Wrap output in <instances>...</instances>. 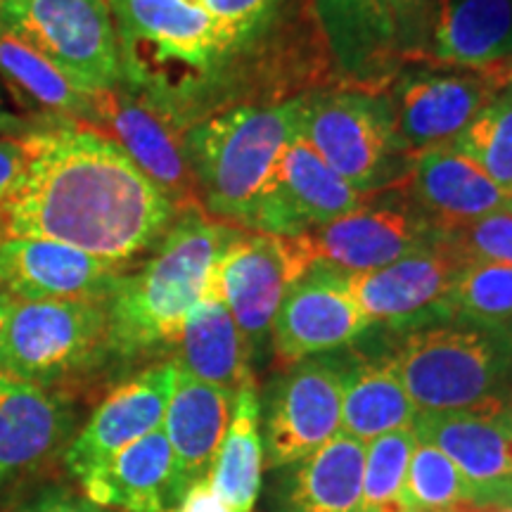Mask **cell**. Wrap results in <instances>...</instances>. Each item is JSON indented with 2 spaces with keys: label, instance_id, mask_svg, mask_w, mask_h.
<instances>
[{
  "label": "cell",
  "instance_id": "obj_6",
  "mask_svg": "<svg viewBox=\"0 0 512 512\" xmlns=\"http://www.w3.org/2000/svg\"><path fill=\"white\" fill-rule=\"evenodd\" d=\"M110 354L102 302L10 299L0 328V375L57 387Z\"/></svg>",
  "mask_w": 512,
  "mask_h": 512
},
{
  "label": "cell",
  "instance_id": "obj_9",
  "mask_svg": "<svg viewBox=\"0 0 512 512\" xmlns=\"http://www.w3.org/2000/svg\"><path fill=\"white\" fill-rule=\"evenodd\" d=\"M363 192L344 181L302 133L280 152L247 226L256 233L299 238L361 209Z\"/></svg>",
  "mask_w": 512,
  "mask_h": 512
},
{
  "label": "cell",
  "instance_id": "obj_27",
  "mask_svg": "<svg viewBox=\"0 0 512 512\" xmlns=\"http://www.w3.org/2000/svg\"><path fill=\"white\" fill-rule=\"evenodd\" d=\"M418 408L403 387L389 358L356 363L344 368L342 430L358 441H373L382 434L411 430Z\"/></svg>",
  "mask_w": 512,
  "mask_h": 512
},
{
  "label": "cell",
  "instance_id": "obj_12",
  "mask_svg": "<svg viewBox=\"0 0 512 512\" xmlns=\"http://www.w3.org/2000/svg\"><path fill=\"white\" fill-rule=\"evenodd\" d=\"M344 368L330 358H306L278 382L266 413V467L299 463L342 427Z\"/></svg>",
  "mask_w": 512,
  "mask_h": 512
},
{
  "label": "cell",
  "instance_id": "obj_11",
  "mask_svg": "<svg viewBox=\"0 0 512 512\" xmlns=\"http://www.w3.org/2000/svg\"><path fill=\"white\" fill-rule=\"evenodd\" d=\"M302 136L358 192L382 185L399 147L392 112L356 93L306 102Z\"/></svg>",
  "mask_w": 512,
  "mask_h": 512
},
{
  "label": "cell",
  "instance_id": "obj_40",
  "mask_svg": "<svg viewBox=\"0 0 512 512\" xmlns=\"http://www.w3.org/2000/svg\"><path fill=\"white\" fill-rule=\"evenodd\" d=\"M384 15L392 22L394 36L408 34V29L420 22L422 12L427 8V0H380Z\"/></svg>",
  "mask_w": 512,
  "mask_h": 512
},
{
  "label": "cell",
  "instance_id": "obj_7",
  "mask_svg": "<svg viewBox=\"0 0 512 512\" xmlns=\"http://www.w3.org/2000/svg\"><path fill=\"white\" fill-rule=\"evenodd\" d=\"M0 24L88 93L124 79L110 0H3Z\"/></svg>",
  "mask_w": 512,
  "mask_h": 512
},
{
  "label": "cell",
  "instance_id": "obj_41",
  "mask_svg": "<svg viewBox=\"0 0 512 512\" xmlns=\"http://www.w3.org/2000/svg\"><path fill=\"white\" fill-rule=\"evenodd\" d=\"M448 512H512V489L501 491V494L467 498Z\"/></svg>",
  "mask_w": 512,
  "mask_h": 512
},
{
  "label": "cell",
  "instance_id": "obj_3",
  "mask_svg": "<svg viewBox=\"0 0 512 512\" xmlns=\"http://www.w3.org/2000/svg\"><path fill=\"white\" fill-rule=\"evenodd\" d=\"M306 100L240 107L183 133V147L209 211L247 226L280 152L304 131Z\"/></svg>",
  "mask_w": 512,
  "mask_h": 512
},
{
  "label": "cell",
  "instance_id": "obj_25",
  "mask_svg": "<svg viewBox=\"0 0 512 512\" xmlns=\"http://www.w3.org/2000/svg\"><path fill=\"white\" fill-rule=\"evenodd\" d=\"M235 394L178 370L162 430L185 486L207 479L233 418Z\"/></svg>",
  "mask_w": 512,
  "mask_h": 512
},
{
  "label": "cell",
  "instance_id": "obj_23",
  "mask_svg": "<svg viewBox=\"0 0 512 512\" xmlns=\"http://www.w3.org/2000/svg\"><path fill=\"white\" fill-rule=\"evenodd\" d=\"M366 444L339 430L275 486V512H361Z\"/></svg>",
  "mask_w": 512,
  "mask_h": 512
},
{
  "label": "cell",
  "instance_id": "obj_24",
  "mask_svg": "<svg viewBox=\"0 0 512 512\" xmlns=\"http://www.w3.org/2000/svg\"><path fill=\"white\" fill-rule=\"evenodd\" d=\"M430 53L477 74L503 67L512 60V0H439Z\"/></svg>",
  "mask_w": 512,
  "mask_h": 512
},
{
  "label": "cell",
  "instance_id": "obj_28",
  "mask_svg": "<svg viewBox=\"0 0 512 512\" xmlns=\"http://www.w3.org/2000/svg\"><path fill=\"white\" fill-rule=\"evenodd\" d=\"M0 76L24 102L60 121H86L95 114V93L69 81L53 62L0 24Z\"/></svg>",
  "mask_w": 512,
  "mask_h": 512
},
{
  "label": "cell",
  "instance_id": "obj_46",
  "mask_svg": "<svg viewBox=\"0 0 512 512\" xmlns=\"http://www.w3.org/2000/svg\"><path fill=\"white\" fill-rule=\"evenodd\" d=\"M510 76H512V60H510Z\"/></svg>",
  "mask_w": 512,
  "mask_h": 512
},
{
  "label": "cell",
  "instance_id": "obj_19",
  "mask_svg": "<svg viewBox=\"0 0 512 512\" xmlns=\"http://www.w3.org/2000/svg\"><path fill=\"white\" fill-rule=\"evenodd\" d=\"M76 411L67 394L0 375V477L27 472L67 451Z\"/></svg>",
  "mask_w": 512,
  "mask_h": 512
},
{
  "label": "cell",
  "instance_id": "obj_38",
  "mask_svg": "<svg viewBox=\"0 0 512 512\" xmlns=\"http://www.w3.org/2000/svg\"><path fill=\"white\" fill-rule=\"evenodd\" d=\"M15 512H110L100 505L88 501V498H76L72 494H64L60 489L43 491L34 501L24 503Z\"/></svg>",
  "mask_w": 512,
  "mask_h": 512
},
{
  "label": "cell",
  "instance_id": "obj_2",
  "mask_svg": "<svg viewBox=\"0 0 512 512\" xmlns=\"http://www.w3.org/2000/svg\"><path fill=\"white\" fill-rule=\"evenodd\" d=\"M235 238V230L207 221L197 207L178 211L155 256L138 273L124 275L105 302L110 354L176 347L185 318L200 304L223 249Z\"/></svg>",
  "mask_w": 512,
  "mask_h": 512
},
{
  "label": "cell",
  "instance_id": "obj_32",
  "mask_svg": "<svg viewBox=\"0 0 512 512\" xmlns=\"http://www.w3.org/2000/svg\"><path fill=\"white\" fill-rule=\"evenodd\" d=\"M446 147L475 162L512 195V86H505Z\"/></svg>",
  "mask_w": 512,
  "mask_h": 512
},
{
  "label": "cell",
  "instance_id": "obj_17",
  "mask_svg": "<svg viewBox=\"0 0 512 512\" xmlns=\"http://www.w3.org/2000/svg\"><path fill=\"white\" fill-rule=\"evenodd\" d=\"M463 266L465 261L444 242L375 271L335 275L373 323L403 328L422 323V318H437L439 304Z\"/></svg>",
  "mask_w": 512,
  "mask_h": 512
},
{
  "label": "cell",
  "instance_id": "obj_44",
  "mask_svg": "<svg viewBox=\"0 0 512 512\" xmlns=\"http://www.w3.org/2000/svg\"><path fill=\"white\" fill-rule=\"evenodd\" d=\"M3 121H5V117H3V112H0V124H3ZM0 128H3V126H0Z\"/></svg>",
  "mask_w": 512,
  "mask_h": 512
},
{
  "label": "cell",
  "instance_id": "obj_33",
  "mask_svg": "<svg viewBox=\"0 0 512 512\" xmlns=\"http://www.w3.org/2000/svg\"><path fill=\"white\" fill-rule=\"evenodd\" d=\"M467 498H475V491L456 463L437 446L418 441L403 484V512H448Z\"/></svg>",
  "mask_w": 512,
  "mask_h": 512
},
{
  "label": "cell",
  "instance_id": "obj_26",
  "mask_svg": "<svg viewBox=\"0 0 512 512\" xmlns=\"http://www.w3.org/2000/svg\"><path fill=\"white\" fill-rule=\"evenodd\" d=\"M245 339L230 316L214 278L200 304L185 318L181 337L176 342V368L195 380L238 392L242 384L252 382V368Z\"/></svg>",
  "mask_w": 512,
  "mask_h": 512
},
{
  "label": "cell",
  "instance_id": "obj_39",
  "mask_svg": "<svg viewBox=\"0 0 512 512\" xmlns=\"http://www.w3.org/2000/svg\"><path fill=\"white\" fill-rule=\"evenodd\" d=\"M176 512H238V510L216 494L214 486L209 484V479H200V482L188 486V491H185L183 501L178 505Z\"/></svg>",
  "mask_w": 512,
  "mask_h": 512
},
{
  "label": "cell",
  "instance_id": "obj_15",
  "mask_svg": "<svg viewBox=\"0 0 512 512\" xmlns=\"http://www.w3.org/2000/svg\"><path fill=\"white\" fill-rule=\"evenodd\" d=\"M178 368L174 361L159 363L119 384L95 408L91 420L81 427L64 451L67 470L79 479L93 475L128 444L145 434L162 430L166 406L176 387Z\"/></svg>",
  "mask_w": 512,
  "mask_h": 512
},
{
  "label": "cell",
  "instance_id": "obj_20",
  "mask_svg": "<svg viewBox=\"0 0 512 512\" xmlns=\"http://www.w3.org/2000/svg\"><path fill=\"white\" fill-rule=\"evenodd\" d=\"M498 93L484 74H420L399 86L394 131L413 150L448 145Z\"/></svg>",
  "mask_w": 512,
  "mask_h": 512
},
{
  "label": "cell",
  "instance_id": "obj_10",
  "mask_svg": "<svg viewBox=\"0 0 512 512\" xmlns=\"http://www.w3.org/2000/svg\"><path fill=\"white\" fill-rule=\"evenodd\" d=\"M304 275L290 238L238 233L223 249L214 285L245 339L249 356H259L266 347L287 290Z\"/></svg>",
  "mask_w": 512,
  "mask_h": 512
},
{
  "label": "cell",
  "instance_id": "obj_43",
  "mask_svg": "<svg viewBox=\"0 0 512 512\" xmlns=\"http://www.w3.org/2000/svg\"><path fill=\"white\" fill-rule=\"evenodd\" d=\"M505 337H508V342L512 344V320L508 323V328H505Z\"/></svg>",
  "mask_w": 512,
  "mask_h": 512
},
{
  "label": "cell",
  "instance_id": "obj_29",
  "mask_svg": "<svg viewBox=\"0 0 512 512\" xmlns=\"http://www.w3.org/2000/svg\"><path fill=\"white\" fill-rule=\"evenodd\" d=\"M259 420V396L252 380L235 392L233 418L207 477L216 494L238 512H252L261 491L264 444Z\"/></svg>",
  "mask_w": 512,
  "mask_h": 512
},
{
  "label": "cell",
  "instance_id": "obj_18",
  "mask_svg": "<svg viewBox=\"0 0 512 512\" xmlns=\"http://www.w3.org/2000/svg\"><path fill=\"white\" fill-rule=\"evenodd\" d=\"M415 439L456 463L475 496L512 489V399L456 413H418Z\"/></svg>",
  "mask_w": 512,
  "mask_h": 512
},
{
  "label": "cell",
  "instance_id": "obj_22",
  "mask_svg": "<svg viewBox=\"0 0 512 512\" xmlns=\"http://www.w3.org/2000/svg\"><path fill=\"white\" fill-rule=\"evenodd\" d=\"M411 188L427 219L446 230L505 211L512 200L475 162L446 145L415 152Z\"/></svg>",
  "mask_w": 512,
  "mask_h": 512
},
{
  "label": "cell",
  "instance_id": "obj_1",
  "mask_svg": "<svg viewBox=\"0 0 512 512\" xmlns=\"http://www.w3.org/2000/svg\"><path fill=\"white\" fill-rule=\"evenodd\" d=\"M174 202L95 128L36 131L27 176L0 211V235L41 238L126 264L164 238Z\"/></svg>",
  "mask_w": 512,
  "mask_h": 512
},
{
  "label": "cell",
  "instance_id": "obj_35",
  "mask_svg": "<svg viewBox=\"0 0 512 512\" xmlns=\"http://www.w3.org/2000/svg\"><path fill=\"white\" fill-rule=\"evenodd\" d=\"M446 245L465 264H508L512 266V214L496 211L465 226L446 230Z\"/></svg>",
  "mask_w": 512,
  "mask_h": 512
},
{
  "label": "cell",
  "instance_id": "obj_36",
  "mask_svg": "<svg viewBox=\"0 0 512 512\" xmlns=\"http://www.w3.org/2000/svg\"><path fill=\"white\" fill-rule=\"evenodd\" d=\"M197 5L245 43L271 15L275 0H197Z\"/></svg>",
  "mask_w": 512,
  "mask_h": 512
},
{
  "label": "cell",
  "instance_id": "obj_45",
  "mask_svg": "<svg viewBox=\"0 0 512 512\" xmlns=\"http://www.w3.org/2000/svg\"><path fill=\"white\" fill-rule=\"evenodd\" d=\"M505 211H510V214H512V200H510V204H508V209H505Z\"/></svg>",
  "mask_w": 512,
  "mask_h": 512
},
{
  "label": "cell",
  "instance_id": "obj_47",
  "mask_svg": "<svg viewBox=\"0 0 512 512\" xmlns=\"http://www.w3.org/2000/svg\"><path fill=\"white\" fill-rule=\"evenodd\" d=\"M0 3H3V0H0Z\"/></svg>",
  "mask_w": 512,
  "mask_h": 512
},
{
  "label": "cell",
  "instance_id": "obj_13",
  "mask_svg": "<svg viewBox=\"0 0 512 512\" xmlns=\"http://www.w3.org/2000/svg\"><path fill=\"white\" fill-rule=\"evenodd\" d=\"M124 266L62 242L0 235V292L10 299L105 304Z\"/></svg>",
  "mask_w": 512,
  "mask_h": 512
},
{
  "label": "cell",
  "instance_id": "obj_34",
  "mask_svg": "<svg viewBox=\"0 0 512 512\" xmlns=\"http://www.w3.org/2000/svg\"><path fill=\"white\" fill-rule=\"evenodd\" d=\"M415 446L413 430H396L368 441L361 512H403L401 494Z\"/></svg>",
  "mask_w": 512,
  "mask_h": 512
},
{
  "label": "cell",
  "instance_id": "obj_31",
  "mask_svg": "<svg viewBox=\"0 0 512 512\" xmlns=\"http://www.w3.org/2000/svg\"><path fill=\"white\" fill-rule=\"evenodd\" d=\"M437 318L505 335L512 320V266L465 264L439 304Z\"/></svg>",
  "mask_w": 512,
  "mask_h": 512
},
{
  "label": "cell",
  "instance_id": "obj_37",
  "mask_svg": "<svg viewBox=\"0 0 512 512\" xmlns=\"http://www.w3.org/2000/svg\"><path fill=\"white\" fill-rule=\"evenodd\" d=\"M36 152V133L0 136V211L8 207Z\"/></svg>",
  "mask_w": 512,
  "mask_h": 512
},
{
  "label": "cell",
  "instance_id": "obj_14",
  "mask_svg": "<svg viewBox=\"0 0 512 512\" xmlns=\"http://www.w3.org/2000/svg\"><path fill=\"white\" fill-rule=\"evenodd\" d=\"M91 124H102L107 136L126 152L128 159L174 202L178 211L197 207V181L192 174L183 138L159 107L152 102L121 93L119 88L95 93Z\"/></svg>",
  "mask_w": 512,
  "mask_h": 512
},
{
  "label": "cell",
  "instance_id": "obj_21",
  "mask_svg": "<svg viewBox=\"0 0 512 512\" xmlns=\"http://www.w3.org/2000/svg\"><path fill=\"white\" fill-rule=\"evenodd\" d=\"M81 484L88 501L121 512H176L188 491L164 430L128 444Z\"/></svg>",
  "mask_w": 512,
  "mask_h": 512
},
{
  "label": "cell",
  "instance_id": "obj_8",
  "mask_svg": "<svg viewBox=\"0 0 512 512\" xmlns=\"http://www.w3.org/2000/svg\"><path fill=\"white\" fill-rule=\"evenodd\" d=\"M304 273L375 271L415 252L446 242V228L399 209H356L316 230L290 238Z\"/></svg>",
  "mask_w": 512,
  "mask_h": 512
},
{
  "label": "cell",
  "instance_id": "obj_42",
  "mask_svg": "<svg viewBox=\"0 0 512 512\" xmlns=\"http://www.w3.org/2000/svg\"><path fill=\"white\" fill-rule=\"evenodd\" d=\"M8 309H10V297L8 294L0 292V328H3L5 316H8Z\"/></svg>",
  "mask_w": 512,
  "mask_h": 512
},
{
  "label": "cell",
  "instance_id": "obj_16",
  "mask_svg": "<svg viewBox=\"0 0 512 512\" xmlns=\"http://www.w3.org/2000/svg\"><path fill=\"white\" fill-rule=\"evenodd\" d=\"M373 320L358 309L335 273L313 268L287 290L273 323V354L280 366L354 342Z\"/></svg>",
  "mask_w": 512,
  "mask_h": 512
},
{
  "label": "cell",
  "instance_id": "obj_5",
  "mask_svg": "<svg viewBox=\"0 0 512 512\" xmlns=\"http://www.w3.org/2000/svg\"><path fill=\"white\" fill-rule=\"evenodd\" d=\"M121 67L131 81L166 95L183 93L240 41L190 0H110Z\"/></svg>",
  "mask_w": 512,
  "mask_h": 512
},
{
  "label": "cell",
  "instance_id": "obj_4",
  "mask_svg": "<svg viewBox=\"0 0 512 512\" xmlns=\"http://www.w3.org/2000/svg\"><path fill=\"white\" fill-rule=\"evenodd\" d=\"M389 361L418 413L475 411L512 399V344L503 332L465 325L418 330Z\"/></svg>",
  "mask_w": 512,
  "mask_h": 512
},
{
  "label": "cell",
  "instance_id": "obj_30",
  "mask_svg": "<svg viewBox=\"0 0 512 512\" xmlns=\"http://www.w3.org/2000/svg\"><path fill=\"white\" fill-rule=\"evenodd\" d=\"M332 55L347 72H363L396 41L380 0H313Z\"/></svg>",
  "mask_w": 512,
  "mask_h": 512
}]
</instances>
